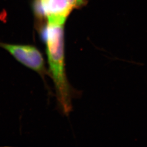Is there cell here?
Listing matches in <instances>:
<instances>
[{
	"instance_id": "obj_1",
	"label": "cell",
	"mask_w": 147,
	"mask_h": 147,
	"mask_svg": "<svg viewBox=\"0 0 147 147\" xmlns=\"http://www.w3.org/2000/svg\"><path fill=\"white\" fill-rule=\"evenodd\" d=\"M63 25L47 23L42 35L46 45L49 74L55 84L58 104L63 113L68 115L72 110L73 90L65 71Z\"/></svg>"
},
{
	"instance_id": "obj_2",
	"label": "cell",
	"mask_w": 147,
	"mask_h": 147,
	"mask_svg": "<svg viewBox=\"0 0 147 147\" xmlns=\"http://www.w3.org/2000/svg\"><path fill=\"white\" fill-rule=\"evenodd\" d=\"M85 0H37L35 11L39 16L47 18V23L64 24L70 13L82 5Z\"/></svg>"
},
{
	"instance_id": "obj_3",
	"label": "cell",
	"mask_w": 147,
	"mask_h": 147,
	"mask_svg": "<svg viewBox=\"0 0 147 147\" xmlns=\"http://www.w3.org/2000/svg\"><path fill=\"white\" fill-rule=\"evenodd\" d=\"M0 47L5 49L19 62L36 71L42 78L49 74L42 54L37 47L30 45L2 42H0Z\"/></svg>"
}]
</instances>
